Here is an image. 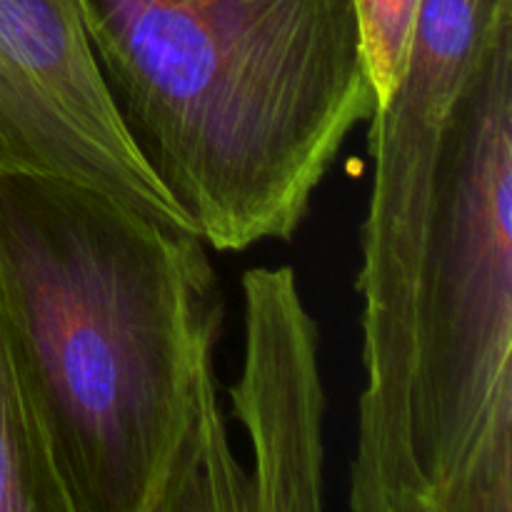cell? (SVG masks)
<instances>
[{
  "instance_id": "cell-1",
  "label": "cell",
  "mask_w": 512,
  "mask_h": 512,
  "mask_svg": "<svg viewBox=\"0 0 512 512\" xmlns=\"http://www.w3.org/2000/svg\"><path fill=\"white\" fill-rule=\"evenodd\" d=\"M355 512H512V23L420 0L373 110Z\"/></svg>"
},
{
  "instance_id": "cell-7",
  "label": "cell",
  "mask_w": 512,
  "mask_h": 512,
  "mask_svg": "<svg viewBox=\"0 0 512 512\" xmlns=\"http://www.w3.org/2000/svg\"><path fill=\"white\" fill-rule=\"evenodd\" d=\"M355 3L363 28L370 83H373L375 103L380 105L393 93L405 70L420 0H355Z\"/></svg>"
},
{
  "instance_id": "cell-2",
  "label": "cell",
  "mask_w": 512,
  "mask_h": 512,
  "mask_svg": "<svg viewBox=\"0 0 512 512\" xmlns=\"http://www.w3.org/2000/svg\"><path fill=\"white\" fill-rule=\"evenodd\" d=\"M0 288L70 512H253L205 240L65 175L0 173Z\"/></svg>"
},
{
  "instance_id": "cell-4",
  "label": "cell",
  "mask_w": 512,
  "mask_h": 512,
  "mask_svg": "<svg viewBox=\"0 0 512 512\" xmlns=\"http://www.w3.org/2000/svg\"><path fill=\"white\" fill-rule=\"evenodd\" d=\"M5 170L65 175L168 228L195 233L120 125L78 0H0V173Z\"/></svg>"
},
{
  "instance_id": "cell-5",
  "label": "cell",
  "mask_w": 512,
  "mask_h": 512,
  "mask_svg": "<svg viewBox=\"0 0 512 512\" xmlns=\"http://www.w3.org/2000/svg\"><path fill=\"white\" fill-rule=\"evenodd\" d=\"M240 290L245 350L230 403L253 455V512H318L325 508L318 325L290 265L248 268Z\"/></svg>"
},
{
  "instance_id": "cell-6",
  "label": "cell",
  "mask_w": 512,
  "mask_h": 512,
  "mask_svg": "<svg viewBox=\"0 0 512 512\" xmlns=\"http://www.w3.org/2000/svg\"><path fill=\"white\" fill-rule=\"evenodd\" d=\"M0 512H70L35 425L0 288Z\"/></svg>"
},
{
  "instance_id": "cell-3",
  "label": "cell",
  "mask_w": 512,
  "mask_h": 512,
  "mask_svg": "<svg viewBox=\"0 0 512 512\" xmlns=\"http://www.w3.org/2000/svg\"><path fill=\"white\" fill-rule=\"evenodd\" d=\"M143 163L220 253L288 243L375 110L355 0H78Z\"/></svg>"
}]
</instances>
